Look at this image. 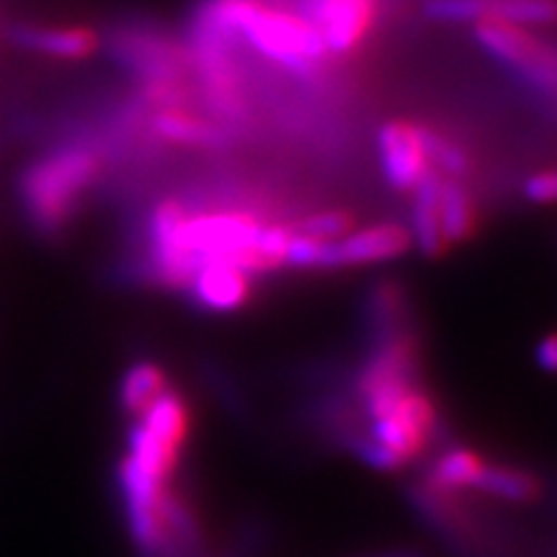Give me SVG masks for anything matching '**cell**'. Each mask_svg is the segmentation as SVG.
Here are the masks:
<instances>
[{
  "label": "cell",
  "mask_w": 557,
  "mask_h": 557,
  "mask_svg": "<svg viewBox=\"0 0 557 557\" xmlns=\"http://www.w3.org/2000/svg\"><path fill=\"white\" fill-rule=\"evenodd\" d=\"M107 152L90 132L54 137L16 178V201L24 225L45 243H58L73 227L88 194L101 184Z\"/></svg>",
  "instance_id": "obj_1"
},
{
  "label": "cell",
  "mask_w": 557,
  "mask_h": 557,
  "mask_svg": "<svg viewBox=\"0 0 557 557\" xmlns=\"http://www.w3.org/2000/svg\"><path fill=\"white\" fill-rule=\"evenodd\" d=\"M240 45H246L271 65L282 67L295 78H318L329 62L323 37L315 26L287 0H253L238 29Z\"/></svg>",
  "instance_id": "obj_2"
},
{
  "label": "cell",
  "mask_w": 557,
  "mask_h": 557,
  "mask_svg": "<svg viewBox=\"0 0 557 557\" xmlns=\"http://www.w3.org/2000/svg\"><path fill=\"white\" fill-rule=\"evenodd\" d=\"M475 41L500 62L519 83H524L549 103H557V47L547 45L524 26L485 18L475 24Z\"/></svg>",
  "instance_id": "obj_3"
},
{
  "label": "cell",
  "mask_w": 557,
  "mask_h": 557,
  "mask_svg": "<svg viewBox=\"0 0 557 557\" xmlns=\"http://www.w3.org/2000/svg\"><path fill=\"white\" fill-rule=\"evenodd\" d=\"M101 45H107L109 58L129 75H135L139 86L145 83L186 81L189 52L176 45L156 26L145 21H120L107 32Z\"/></svg>",
  "instance_id": "obj_4"
},
{
  "label": "cell",
  "mask_w": 557,
  "mask_h": 557,
  "mask_svg": "<svg viewBox=\"0 0 557 557\" xmlns=\"http://www.w3.org/2000/svg\"><path fill=\"white\" fill-rule=\"evenodd\" d=\"M297 11L315 26L329 54H348L372 32L380 0H299Z\"/></svg>",
  "instance_id": "obj_5"
},
{
  "label": "cell",
  "mask_w": 557,
  "mask_h": 557,
  "mask_svg": "<svg viewBox=\"0 0 557 557\" xmlns=\"http://www.w3.org/2000/svg\"><path fill=\"white\" fill-rule=\"evenodd\" d=\"M410 233L395 222L351 230L341 240L323 243L320 253V271H336L348 267H369V263H385L408 253Z\"/></svg>",
  "instance_id": "obj_6"
},
{
  "label": "cell",
  "mask_w": 557,
  "mask_h": 557,
  "mask_svg": "<svg viewBox=\"0 0 557 557\" xmlns=\"http://www.w3.org/2000/svg\"><path fill=\"white\" fill-rule=\"evenodd\" d=\"M377 158L382 176L395 191H413L429 169L421 124L387 122L377 132Z\"/></svg>",
  "instance_id": "obj_7"
},
{
  "label": "cell",
  "mask_w": 557,
  "mask_h": 557,
  "mask_svg": "<svg viewBox=\"0 0 557 557\" xmlns=\"http://www.w3.org/2000/svg\"><path fill=\"white\" fill-rule=\"evenodd\" d=\"M0 34L16 50L54 60H86L101 47L99 34L86 26H41L32 21H9Z\"/></svg>",
  "instance_id": "obj_8"
},
{
  "label": "cell",
  "mask_w": 557,
  "mask_h": 557,
  "mask_svg": "<svg viewBox=\"0 0 557 557\" xmlns=\"http://www.w3.org/2000/svg\"><path fill=\"white\" fill-rule=\"evenodd\" d=\"M184 292L194 308L205 312H235L246 308L253 295V276L235 263L212 261L194 271Z\"/></svg>",
  "instance_id": "obj_9"
},
{
  "label": "cell",
  "mask_w": 557,
  "mask_h": 557,
  "mask_svg": "<svg viewBox=\"0 0 557 557\" xmlns=\"http://www.w3.org/2000/svg\"><path fill=\"white\" fill-rule=\"evenodd\" d=\"M361 323L369 341H380L393 333L416 329L410 292L398 278H377L367 289L361 305Z\"/></svg>",
  "instance_id": "obj_10"
},
{
  "label": "cell",
  "mask_w": 557,
  "mask_h": 557,
  "mask_svg": "<svg viewBox=\"0 0 557 557\" xmlns=\"http://www.w3.org/2000/svg\"><path fill=\"white\" fill-rule=\"evenodd\" d=\"M408 500L438 537L451 540L457 547H465V542L472 540V521L462 508L459 493H447L421 478L408 487Z\"/></svg>",
  "instance_id": "obj_11"
},
{
  "label": "cell",
  "mask_w": 557,
  "mask_h": 557,
  "mask_svg": "<svg viewBox=\"0 0 557 557\" xmlns=\"http://www.w3.org/2000/svg\"><path fill=\"white\" fill-rule=\"evenodd\" d=\"M150 129L156 132L163 143L181 145V148L220 150L233 143V129H230L227 124L194 114L191 109L152 111Z\"/></svg>",
  "instance_id": "obj_12"
},
{
  "label": "cell",
  "mask_w": 557,
  "mask_h": 557,
  "mask_svg": "<svg viewBox=\"0 0 557 557\" xmlns=\"http://www.w3.org/2000/svg\"><path fill=\"white\" fill-rule=\"evenodd\" d=\"M438 184H442V173L431 169L416 184L413 207H410V243L426 259H442L449 248L442 233V218H438Z\"/></svg>",
  "instance_id": "obj_13"
},
{
  "label": "cell",
  "mask_w": 557,
  "mask_h": 557,
  "mask_svg": "<svg viewBox=\"0 0 557 557\" xmlns=\"http://www.w3.org/2000/svg\"><path fill=\"white\" fill-rule=\"evenodd\" d=\"M137 423L163 447L176 451V455H184L191 429L189 400L184 398V393L169 385L158 395V400L139 416Z\"/></svg>",
  "instance_id": "obj_14"
},
{
  "label": "cell",
  "mask_w": 557,
  "mask_h": 557,
  "mask_svg": "<svg viewBox=\"0 0 557 557\" xmlns=\"http://www.w3.org/2000/svg\"><path fill=\"white\" fill-rule=\"evenodd\" d=\"M438 218H442V233L447 246L472 240L478 230V207L475 197L462 178H444L438 184Z\"/></svg>",
  "instance_id": "obj_15"
},
{
  "label": "cell",
  "mask_w": 557,
  "mask_h": 557,
  "mask_svg": "<svg viewBox=\"0 0 557 557\" xmlns=\"http://www.w3.org/2000/svg\"><path fill=\"white\" fill-rule=\"evenodd\" d=\"M485 457L478 449L451 447L434 459V465H431V470L423 475V480L442 487V491L459 493L462 496L465 491L478 487V480L485 472Z\"/></svg>",
  "instance_id": "obj_16"
},
{
  "label": "cell",
  "mask_w": 557,
  "mask_h": 557,
  "mask_svg": "<svg viewBox=\"0 0 557 557\" xmlns=\"http://www.w3.org/2000/svg\"><path fill=\"white\" fill-rule=\"evenodd\" d=\"M475 491L508 504H532L542 496V483L532 470L519 465H485Z\"/></svg>",
  "instance_id": "obj_17"
},
{
  "label": "cell",
  "mask_w": 557,
  "mask_h": 557,
  "mask_svg": "<svg viewBox=\"0 0 557 557\" xmlns=\"http://www.w3.org/2000/svg\"><path fill=\"white\" fill-rule=\"evenodd\" d=\"M169 387V374L156 361L143 359L127 367L120 385V406L127 416H143L158 395Z\"/></svg>",
  "instance_id": "obj_18"
},
{
  "label": "cell",
  "mask_w": 557,
  "mask_h": 557,
  "mask_svg": "<svg viewBox=\"0 0 557 557\" xmlns=\"http://www.w3.org/2000/svg\"><path fill=\"white\" fill-rule=\"evenodd\" d=\"M487 18L513 26L557 24V0H487Z\"/></svg>",
  "instance_id": "obj_19"
},
{
  "label": "cell",
  "mask_w": 557,
  "mask_h": 557,
  "mask_svg": "<svg viewBox=\"0 0 557 557\" xmlns=\"http://www.w3.org/2000/svg\"><path fill=\"white\" fill-rule=\"evenodd\" d=\"M423 148H426L429 163H434V171L442 173L444 178H465L470 173V156L465 152L455 139L444 137L442 132L421 127Z\"/></svg>",
  "instance_id": "obj_20"
},
{
  "label": "cell",
  "mask_w": 557,
  "mask_h": 557,
  "mask_svg": "<svg viewBox=\"0 0 557 557\" xmlns=\"http://www.w3.org/2000/svg\"><path fill=\"white\" fill-rule=\"evenodd\" d=\"M354 225H357V220H354L351 212H346V209H329V212L308 214V218L292 222V230L299 235H308V238L333 243L351 233Z\"/></svg>",
  "instance_id": "obj_21"
},
{
  "label": "cell",
  "mask_w": 557,
  "mask_h": 557,
  "mask_svg": "<svg viewBox=\"0 0 557 557\" xmlns=\"http://www.w3.org/2000/svg\"><path fill=\"white\" fill-rule=\"evenodd\" d=\"M423 13L438 24H478L487 18V0H426Z\"/></svg>",
  "instance_id": "obj_22"
},
{
  "label": "cell",
  "mask_w": 557,
  "mask_h": 557,
  "mask_svg": "<svg viewBox=\"0 0 557 557\" xmlns=\"http://www.w3.org/2000/svg\"><path fill=\"white\" fill-rule=\"evenodd\" d=\"M524 197L534 205H557V169L532 173L524 181Z\"/></svg>",
  "instance_id": "obj_23"
},
{
  "label": "cell",
  "mask_w": 557,
  "mask_h": 557,
  "mask_svg": "<svg viewBox=\"0 0 557 557\" xmlns=\"http://www.w3.org/2000/svg\"><path fill=\"white\" fill-rule=\"evenodd\" d=\"M537 364H540V369H545V372L557 374V331L540 341Z\"/></svg>",
  "instance_id": "obj_24"
},
{
  "label": "cell",
  "mask_w": 557,
  "mask_h": 557,
  "mask_svg": "<svg viewBox=\"0 0 557 557\" xmlns=\"http://www.w3.org/2000/svg\"><path fill=\"white\" fill-rule=\"evenodd\" d=\"M354 557H426L421 549L416 547H395V549H382V553L372 555H354Z\"/></svg>",
  "instance_id": "obj_25"
}]
</instances>
